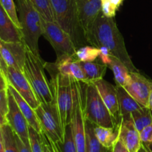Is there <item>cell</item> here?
I'll return each instance as SVG.
<instances>
[{
  "label": "cell",
  "instance_id": "cell-1",
  "mask_svg": "<svg viewBox=\"0 0 152 152\" xmlns=\"http://www.w3.org/2000/svg\"><path fill=\"white\" fill-rule=\"evenodd\" d=\"M88 43L96 48L105 47L112 56L120 59L130 71H138L126 50L124 39L114 18L102 13L96 18L86 36Z\"/></svg>",
  "mask_w": 152,
  "mask_h": 152
},
{
  "label": "cell",
  "instance_id": "cell-2",
  "mask_svg": "<svg viewBox=\"0 0 152 152\" xmlns=\"http://www.w3.org/2000/svg\"><path fill=\"white\" fill-rule=\"evenodd\" d=\"M45 68L50 76V86L59 114L62 127L71 124L74 113L77 91V80L59 72L55 63L45 62Z\"/></svg>",
  "mask_w": 152,
  "mask_h": 152
},
{
  "label": "cell",
  "instance_id": "cell-3",
  "mask_svg": "<svg viewBox=\"0 0 152 152\" xmlns=\"http://www.w3.org/2000/svg\"><path fill=\"white\" fill-rule=\"evenodd\" d=\"M22 39L26 47L40 56L39 39L43 34L42 18L31 0H16Z\"/></svg>",
  "mask_w": 152,
  "mask_h": 152
},
{
  "label": "cell",
  "instance_id": "cell-4",
  "mask_svg": "<svg viewBox=\"0 0 152 152\" xmlns=\"http://www.w3.org/2000/svg\"><path fill=\"white\" fill-rule=\"evenodd\" d=\"M54 21L71 36L77 48L88 42L80 25L76 0H50Z\"/></svg>",
  "mask_w": 152,
  "mask_h": 152
},
{
  "label": "cell",
  "instance_id": "cell-5",
  "mask_svg": "<svg viewBox=\"0 0 152 152\" xmlns=\"http://www.w3.org/2000/svg\"><path fill=\"white\" fill-rule=\"evenodd\" d=\"M83 112L85 119L96 126L117 128V122L92 83H83Z\"/></svg>",
  "mask_w": 152,
  "mask_h": 152
},
{
  "label": "cell",
  "instance_id": "cell-6",
  "mask_svg": "<svg viewBox=\"0 0 152 152\" xmlns=\"http://www.w3.org/2000/svg\"><path fill=\"white\" fill-rule=\"evenodd\" d=\"M22 73L31 84L40 102H50L53 100L52 88L45 73V62L41 56L34 54L28 48L26 61Z\"/></svg>",
  "mask_w": 152,
  "mask_h": 152
},
{
  "label": "cell",
  "instance_id": "cell-7",
  "mask_svg": "<svg viewBox=\"0 0 152 152\" xmlns=\"http://www.w3.org/2000/svg\"><path fill=\"white\" fill-rule=\"evenodd\" d=\"M34 110L40 123L42 132L52 142H63L65 132L62 127L54 98L50 102H40Z\"/></svg>",
  "mask_w": 152,
  "mask_h": 152
},
{
  "label": "cell",
  "instance_id": "cell-8",
  "mask_svg": "<svg viewBox=\"0 0 152 152\" xmlns=\"http://www.w3.org/2000/svg\"><path fill=\"white\" fill-rule=\"evenodd\" d=\"M77 91L71 126L77 152H88L86 119L83 112V82L76 81Z\"/></svg>",
  "mask_w": 152,
  "mask_h": 152
},
{
  "label": "cell",
  "instance_id": "cell-9",
  "mask_svg": "<svg viewBox=\"0 0 152 152\" xmlns=\"http://www.w3.org/2000/svg\"><path fill=\"white\" fill-rule=\"evenodd\" d=\"M42 36L54 49L56 57L63 55L75 56L77 48L68 33L65 32L55 21L49 22L42 19Z\"/></svg>",
  "mask_w": 152,
  "mask_h": 152
},
{
  "label": "cell",
  "instance_id": "cell-10",
  "mask_svg": "<svg viewBox=\"0 0 152 152\" xmlns=\"http://www.w3.org/2000/svg\"><path fill=\"white\" fill-rule=\"evenodd\" d=\"M123 88L141 105L148 107L152 91L151 80L140 74L139 71H130Z\"/></svg>",
  "mask_w": 152,
  "mask_h": 152
},
{
  "label": "cell",
  "instance_id": "cell-11",
  "mask_svg": "<svg viewBox=\"0 0 152 152\" xmlns=\"http://www.w3.org/2000/svg\"><path fill=\"white\" fill-rule=\"evenodd\" d=\"M8 94V112L5 116L7 124L11 127L13 132L28 146L30 145L28 125L26 119L19 109L14 97L7 88Z\"/></svg>",
  "mask_w": 152,
  "mask_h": 152
},
{
  "label": "cell",
  "instance_id": "cell-12",
  "mask_svg": "<svg viewBox=\"0 0 152 152\" xmlns=\"http://www.w3.org/2000/svg\"><path fill=\"white\" fill-rule=\"evenodd\" d=\"M0 50L7 66L23 71L27 53V47L23 41L4 42L0 39Z\"/></svg>",
  "mask_w": 152,
  "mask_h": 152
},
{
  "label": "cell",
  "instance_id": "cell-13",
  "mask_svg": "<svg viewBox=\"0 0 152 152\" xmlns=\"http://www.w3.org/2000/svg\"><path fill=\"white\" fill-rule=\"evenodd\" d=\"M7 81L18 93L28 102V103L36 109L39 105L40 102L37 99L31 84L22 71H19L12 67L7 68Z\"/></svg>",
  "mask_w": 152,
  "mask_h": 152
},
{
  "label": "cell",
  "instance_id": "cell-14",
  "mask_svg": "<svg viewBox=\"0 0 152 152\" xmlns=\"http://www.w3.org/2000/svg\"><path fill=\"white\" fill-rule=\"evenodd\" d=\"M118 138L129 152H139L141 147L140 132L134 124L132 115L122 117L117 125Z\"/></svg>",
  "mask_w": 152,
  "mask_h": 152
},
{
  "label": "cell",
  "instance_id": "cell-15",
  "mask_svg": "<svg viewBox=\"0 0 152 152\" xmlns=\"http://www.w3.org/2000/svg\"><path fill=\"white\" fill-rule=\"evenodd\" d=\"M76 3L80 25L86 36L96 18L102 13V1L76 0Z\"/></svg>",
  "mask_w": 152,
  "mask_h": 152
},
{
  "label": "cell",
  "instance_id": "cell-16",
  "mask_svg": "<svg viewBox=\"0 0 152 152\" xmlns=\"http://www.w3.org/2000/svg\"><path fill=\"white\" fill-rule=\"evenodd\" d=\"M92 83L95 85L104 103L118 125L120 122V117L117 86H113L103 79L98 80Z\"/></svg>",
  "mask_w": 152,
  "mask_h": 152
},
{
  "label": "cell",
  "instance_id": "cell-17",
  "mask_svg": "<svg viewBox=\"0 0 152 152\" xmlns=\"http://www.w3.org/2000/svg\"><path fill=\"white\" fill-rule=\"evenodd\" d=\"M54 63L59 72L63 75L72 77L77 81L86 82V77L80 65V62L75 56L63 55L57 57Z\"/></svg>",
  "mask_w": 152,
  "mask_h": 152
},
{
  "label": "cell",
  "instance_id": "cell-18",
  "mask_svg": "<svg viewBox=\"0 0 152 152\" xmlns=\"http://www.w3.org/2000/svg\"><path fill=\"white\" fill-rule=\"evenodd\" d=\"M0 39L4 42H22L20 29L16 26L0 3Z\"/></svg>",
  "mask_w": 152,
  "mask_h": 152
},
{
  "label": "cell",
  "instance_id": "cell-19",
  "mask_svg": "<svg viewBox=\"0 0 152 152\" xmlns=\"http://www.w3.org/2000/svg\"><path fill=\"white\" fill-rule=\"evenodd\" d=\"M8 90L10 91V93L14 97L19 109L21 110L24 117L26 119L29 126L32 127L39 134H41V126H40V123L35 112V110L28 103V102L18 93L17 91L10 84H8Z\"/></svg>",
  "mask_w": 152,
  "mask_h": 152
},
{
  "label": "cell",
  "instance_id": "cell-20",
  "mask_svg": "<svg viewBox=\"0 0 152 152\" xmlns=\"http://www.w3.org/2000/svg\"><path fill=\"white\" fill-rule=\"evenodd\" d=\"M117 91L120 119L122 117L131 116L132 112L144 107L137 102L123 87L117 86Z\"/></svg>",
  "mask_w": 152,
  "mask_h": 152
},
{
  "label": "cell",
  "instance_id": "cell-21",
  "mask_svg": "<svg viewBox=\"0 0 152 152\" xmlns=\"http://www.w3.org/2000/svg\"><path fill=\"white\" fill-rule=\"evenodd\" d=\"M80 65L86 77V83L103 79L108 68V65L105 64L94 62H80Z\"/></svg>",
  "mask_w": 152,
  "mask_h": 152
},
{
  "label": "cell",
  "instance_id": "cell-22",
  "mask_svg": "<svg viewBox=\"0 0 152 152\" xmlns=\"http://www.w3.org/2000/svg\"><path fill=\"white\" fill-rule=\"evenodd\" d=\"M94 126V133L101 145L106 148H111L114 142L118 139V129L105 128Z\"/></svg>",
  "mask_w": 152,
  "mask_h": 152
},
{
  "label": "cell",
  "instance_id": "cell-23",
  "mask_svg": "<svg viewBox=\"0 0 152 152\" xmlns=\"http://www.w3.org/2000/svg\"><path fill=\"white\" fill-rule=\"evenodd\" d=\"M108 67L111 68V71H113L116 86L124 87L127 81L129 72H130L129 68L120 59L114 56H111V61L108 63Z\"/></svg>",
  "mask_w": 152,
  "mask_h": 152
},
{
  "label": "cell",
  "instance_id": "cell-24",
  "mask_svg": "<svg viewBox=\"0 0 152 152\" xmlns=\"http://www.w3.org/2000/svg\"><path fill=\"white\" fill-rule=\"evenodd\" d=\"M49 141H50L53 152H77L71 124L68 125L65 127L63 142H52L50 140Z\"/></svg>",
  "mask_w": 152,
  "mask_h": 152
},
{
  "label": "cell",
  "instance_id": "cell-25",
  "mask_svg": "<svg viewBox=\"0 0 152 152\" xmlns=\"http://www.w3.org/2000/svg\"><path fill=\"white\" fill-rule=\"evenodd\" d=\"M131 115L139 132L152 123V111L148 107H142L141 109L132 112Z\"/></svg>",
  "mask_w": 152,
  "mask_h": 152
},
{
  "label": "cell",
  "instance_id": "cell-26",
  "mask_svg": "<svg viewBox=\"0 0 152 152\" xmlns=\"http://www.w3.org/2000/svg\"><path fill=\"white\" fill-rule=\"evenodd\" d=\"M86 130L88 141V152H109L111 148H105L98 141L94 133V126L93 123L86 120Z\"/></svg>",
  "mask_w": 152,
  "mask_h": 152
},
{
  "label": "cell",
  "instance_id": "cell-27",
  "mask_svg": "<svg viewBox=\"0 0 152 152\" xmlns=\"http://www.w3.org/2000/svg\"><path fill=\"white\" fill-rule=\"evenodd\" d=\"M4 142V152H19L16 142L15 132L8 124H5L1 127Z\"/></svg>",
  "mask_w": 152,
  "mask_h": 152
},
{
  "label": "cell",
  "instance_id": "cell-28",
  "mask_svg": "<svg viewBox=\"0 0 152 152\" xmlns=\"http://www.w3.org/2000/svg\"><path fill=\"white\" fill-rule=\"evenodd\" d=\"M99 48L84 45L77 49L75 56L80 62H94L99 57Z\"/></svg>",
  "mask_w": 152,
  "mask_h": 152
},
{
  "label": "cell",
  "instance_id": "cell-29",
  "mask_svg": "<svg viewBox=\"0 0 152 152\" xmlns=\"http://www.w3.org/2000/svg\"><path fill=\"white\" fill-rule=\"evenodd\" d=\"M32 4L45 21H54L53 9L50 0H31Z\"/></svg>",
  "mask_w": 152,
  "mask_h": 152
},
{
  "label": "cell",
  "instance_id": "cell-30",
  "mask_svg": "<svg viewBox=\"0 0 152 152\" xmlns=\"http://www.w3.org/2000/svg\"><path fill=\"white\" fill-rule=\"evenodd\" d=\"M0 3L6 13L12 19L13 23L21 31V25L19 22V16L17 15V10H16V4H15L13 0H0Z\"/></svg>",
  "mask_w": 152,
  "mask_h": 152
},
{
  "label": "cell",
  "instance_id": "cell-31",
  "mask_svg": "<svg viewBox=\"0 0 152 152\" xmlns=\"http://www.w3.org/2000/svg\"><path fill=\"white\" fill-rule=\"evenodd\" d=\"M28 132H29L30 145H31V151L44 152L41 134H39L38 132H36L31 126L28 128Z\"/></svg>",
  "mask_w": 152,
  "mask_h": 152
},
{
  "label": "cell",
  "instance_id": "cell-32",
  "mask_svg": "<svg viewBox=\"0 0 152 152\" xmlns=\"http://www.w3.org/2000/svg\"><path fill=\"white\" fill-rule=\"evenodd\" d=\"M102 1V13L107 17L114 18L118 7L110 1V0H101Z\"/></svg>",
  "mask_w": 152,
  "mask_h": 152
},
{
  "label": "cell",
  "instance_id": "cell-33",
  "mask_svg": "<svg viewBox=\"0 0 152 152\" xmlns=\"http://www.w3.org/2000/svg\"><path fill=\"white\" fill-rule=\"evenodd\" d=\"M142 143L148 145L152 149V123L140 132Z\"/></svg>",
  "mask_w": 152,
  "mask_h": 152
},
{
  "label": "cell",
  "instance_id": "cell-34",
  "mask_svg": "<svg viewBox=\"0 0 152 152\" xmlns=\"http://www.w3.org/2000/svg\"><path fill=\"white\" fill-rule=\"evenodd\" d=\"M0 111L5 117L8 112V94L7 90L0 91Z\"/></svg>",
  "mask_w": 152,
  "mask_h": 152
},
{
  "label": "cell",
  "instance_id": "cell-35",
  "mask_svg": "<svg viewBox=\"0 0 152 152\" xmlns=\"http://www.w3.org/2000/svg\"><path fill=\"white\" fill-rule=\"evenodd\" d=\"M100 50V53H99V57L100 58L101 61L103 64L108 65V63L111 61V57L112 55L110 53L109 50L105 47H100L99 48Z\"/></svg>",
  "mask_w": 152,
  "mask_h": 152
},
{
  "label": "cell",
  "instance_id": "cell-36",
  "mask_svg": "<svg viewBox=\"0 0 152 152\" xmlns=\"http://www.w3.org/2000/svg\"><path fill=\"white\" fill-rule=\"evenodd\" d=\"M111 152H129L120 139H117L111 148Z\"/></svg>",
  "mask_w": 152,
  "mask_h": 152
},
{
  "label": "cell",
  "instance_id": "cell-37",
  "mask_svg": "<svg viewBox=\"0 0 152 152\" xmlns=\"http://www.w3.org/2000/svg\"><path fill=\"white\" fill-rule=\"evenodd\" d=\"M42 139V145H43V151L44 152H53V148H52L51 145L50 143L48 138L47 137L44 133H41Z\"/></svg>",
  "mask_w": 152,
  "mask_h": 152
},
{
  "label": "cell",
  "instance_id": "cell-38",
  "mask_svg": "<svg viewBox=\"0 0 152 152\" xmlns=\"http://www.w3.org/2000/svg\"><path fill=\"white\" fill-rule=\"evenodd\" d=\"M15 136H16V142H17L18 148H19V152H32L31 151V146H28V145H25L16 134H15Z\"/></svg>",
  "mask_w": 152,
  "mask_h": 152
},
{
  "label": "cell",
  "instance_id": "cell-39",
  "mask_svg": "<svg viewBox=\"0 0 152 152\" xmlns=\"http://www.w3.org/2000/svg\"><path fill=\"white\" fill-rule=\"evenodd\" d=\"M8 81L7 77L4 76L2 71L0 70V91L7 90L8 88Z\"/></svg>",
  "mask_w": 152,
  "mask_h": 152
},
{
  "label": "cell",
  "instance_id": "cell-40",
  "mask_svg": "<svg viewBox=\"0 0 152 152\" xmlns=\"http://www.w3.org/2000/svg\"><path fill=\"white\" fill-rule=\"evenodd\" d=\"M7 68L8 66L7 65L6 62H4V59H3L2 56H1V50H0V70L3 72V74H4L6 77L7 76Z\"/></svg>",
  "mask_w": 152,
  "mask_h": 152
},
{
  "label": "cell",
  "instance_id": "cell-41",
  "mask_svg": "<svg viewBox=\"0 0 152 152\" xmlns=\"http://www.w3.org/2000/svg\"><path fill=\"white\" fill-rule=\"evenodd\" d=\"M139 152H152V149L148 145H145V144H141V147L140 148Z\"/></svg>",
  "mask_w": 152,
  "mask_h": 152
},
{
  "label": "cell",
  "instance_id": "cell-42",
  "mask_svg": "<svg viewBox=\"0 0 152 152\" xmlns=\"http://www.w3.org/2000/svg\"><path fill=\"white\" fill-rule=\"evenodd\" d=\"M7 120H6V117H4V116L1 114V111H0V127H1V126H4V125L7 124Z\"/></svg>",
  "mask_w": 152,
  "mask_h": 152
},
{
  "label": "cell",
  "instance_id": "cell-43",
  "mask_svg": "<svg viewBox=\"0 0 152 152\" xmlns=\"http://www.w3.org/2000/svg\"><path fill=\"white\" fill-rule=\"evenodd\" d=\"M0 152H4V142H3V137L2 134H1V127H0Z\"/></svg>",
  "mask_w": 152,
  "mask_h": 152
},
{
  "label": "cell",
  "instance_id": "cell-44",
  "mask_svg": "<svg viewBox=\"0 0 152 152\" xmlns=\"http://www.w3.org/2000/svg\"><path fill=\"white\" fill-rule=\"evenodd\" d=\"M123 0H110V1H111L113 4H114L116 7H118V8L121 5L122 3H123Z\"/></svg>",
  "mask_w": 152,
  "mask_h": 152
},
{
  "label": "cell",
  "instance_id": "cell-45",
  "mask_svg": "<svg viewBox=\"0 0 152 152\" xmlns=\"http://www.w3.org/2000/svg\"><path fill=\"white\" fill-rule=\"evenodd\" d=\"M148 108H150V109L152 111V91L150 94L149 96V99H148Z\"/></svg>",
  "mask_w": 152,
  "mask_h": 152
},
{
  "label": "cell",
  "instance_id": "cell-46",
  "mask_svg": "<svg viewBox=\"0 0 152 152\" xmlns=\"http://www.w3.org/2000/svg\"><path fill=\"white\" fill-rule=\"evenodd\" d=\"M109 152H111V149L109 150Z\"/></svg>",
  "mask_w": 152,
  "mask_h": 152
}]
</instances>
